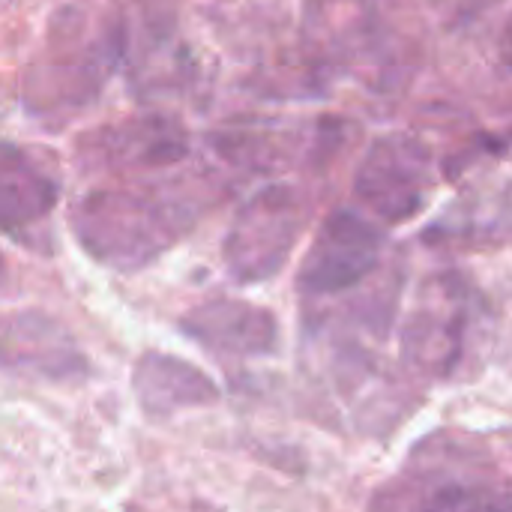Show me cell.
<instances>
[{
	"label": "cell",
	"instance_id": "1",
	"mask_svg": "<svg viewBox=\"0 0 512 512\" xmlns=\"http://www.w3.org/2000/svg\"><path fill=\"white\" fill-rule=\"evenodd\" d=\"M72 228L84 252L99 264L138 270L177 240L183 213L153 192L96 189L78 201Z\"/></svg>",
	"mask_w": 512,
	"mask_h": 512
},
{
	"label": "cell",
	"instance_id": "2",
	"mask_svg": "<svg viewBox=\"0 0 512 512\" xmlns=\"http://www.w3.org/2000/svg\"><path fill=\"white\" fill-rule=\"evenodd\" d=\"M303 231V204L291 186H264L234 216L225 237V264L243 285L276 276Z\"/></svg>",
	"mask_w": 512,
	"mask_h": 512
},
{
	"label": "cell",
	"instance_id": "3",
	"mask_svg": "<svg viewBox=\"0 0 512 512\" xmlns=\"http://www.w3.org/2000/svg\"><path fill=\"white\" fill-rule=\"evenodd\" d=\"M432 186L429 150L408 135H384L363 156L354 192L384 222H408L426 204Z\"/></svg>",
	"mask_w": 512,
	"mask_h": 512
},
{
	"label": "cell",
	"instance_id": "4",
	"mask_svg": "<svg viewBox=\"0 0 512 512\" xmlns=\"http://www.w3.org/2000/svg\"><path fill=\"white\" fill-rule=\"evenodd\" d=\"M384 252V234L351 210H336L324 219L309 252L303 255L297 288L306 297H330L360 285L375 273Z\"/></svg>",
	"mask_w": 512,
	"mask_h": 512
},
{
	"label": "cell",
	"instance_id": "5",
	"mask_svg": "<svg viewBox=\"0 0 512 512\" xmlns=\"http://www.w3.org/2000/svg\"><path fill=\"white\" fill-rule=\"evenodd\" d=\"M474 321V294L459 276L426 282L405 333L408 360L429 375H453L465 357L468 330Z\"/></svg>",
	"mask_w": 512,
	"mask_h": 512
},
{
	"label": "cell",
	"instance_id": "6",
	"mask_svg": "<svg viewBox=\"0 0 512 512\" xmlns=\"http://www.w3.org/2000/svg\"><path fill=\"white\" fill-rule=\"evenodd\" d=\"M0 369L27 381L72 384L87 375V357L57 318L18 309L0 312Z\"/></svg>",
	"mask_w": 512,
	"mask_h": 512
},
{
	"label": "cell",
	"instance_id": "7",
	"mask_svg": "<svg viewBox=\"0 0 512 512\" xmlns=\"http://www.w3.org/2000/svg\"><path fill=\"white\" fill-rule=\"evenodd\" d=\"M183 330L204 348L228 357H267L279 342L276 315L246 300L201 303L183 318Z\"/></svg>",
	"mask_w": 512,
	"mask_h": 512
},
{
	"label": "cell",
	"instance_id": "8",
	"mask_svg": "<svg viewBox=\"0 0 512 512\" xmlns=\"http://www.w3.org/2000/svg\"><path fill=\"white\" fill-rule=\"evenodd\" d=\"M132 387L138 405L150 417H171L177 411L204 408L213 405L219 396L216 384L198 366L159 351H147L138 360Z\"/></svg>",
	"mask_w": 512,
	"mask_h": 512
},
{
	"label": "cell",
	"instance_id": "9",
	"mask_svg": "<svg viewBox=\"0 0 512 512\" xmlns=\"http://www.w3.org/2000/svg\"><path fill=\"white\" fill-rule=\"evenodd\" d=\"M57 183L39 162L12 144H0V234L18 237L51 216Z\"/></svg>",
	"mask_w": 512,
	"mask_h": 512
},
{
	"label": "cell",
	"instance_id": "10",
	"mask_svg": "<svg viewBox=\"0 0 512 512\" xmlns=\"http://www.w3.org/2000/svg\"><path fill=\"white\" fill-rule=\"evenodd\" d=\"M186 156V135L168 120H129L90 138V159L105 168L171 165Z\"/></svg>",
	"mask_w": 512,
	"mask_h": 512
},
{
	"label": "cell",
	"instance_id": "11",
	"mask_svg": "<svg viewBox=\"0 0 512 512\" xmlns=\"http://www.w3.org/2000/svg\"><path fill=\"white\" fill-rule=\"evenodd\" d=\"M306 36L321 54L333 60H351L372 42V6L369 0H306Z\"/></svg>",
	"mask_w": 512,
	"mask_h": 512
},
{
	"label": "cell",
	"instance_id": "12",
	"mask_svg": "<svg viewBox=\"0 0 512 512\" xmlns=\"http://www.w3.org/2000/svg\"><path fill=\"white\" fill-rule=\"evenodd\" d=\"M420 512H512V483L489 474L450 477L423 498Z\"/></svg>",
	"mask_w": 512,
	"mask_h": 512
},
{
	"label": "cell",
	"instance_id": "13",
	"mask_svg": "<svg viewBox=\"0 0 512 512\" xmlns=\"http://www.w3.org/2000/svg\"><path fill=\"white\" fill-rule=\"evenodd\" d=\"M498 0H429V6L447 21V24H468L477 15H483Z\"/></svg>",
	"mask_w": 512,
	"mask_h": 512
},
{
	"label": "cell",
	"instance_id": "14",
	"mask_svg": "<svg viewBox=\"0 0 512 512\" xmlns=\"http://www.w3.org/2000/svg\"><path fill=\"white\" fill-rule=\"evenodd\" d=\"M501 54H504V60L512 66V18L507 21V27H504V36H501Z\"/></svg>",
	"mask_w": 512,
	"mask_h": 512
},
{
	"label": "cell",
	"instance_id": "15",
	"mask_svg": "<svg viewBox=\"0 0 512 512\" xmlns=\"http://www.w3.org/2000/svg\"><path fill=\"white\" fill-rule=\"evenodd\" d=\"M3 282H6V264H3V258H0V288H3Z\"/></svg>",
	"mask_w": 512,
	"mask_h": 512
}]
</instances>
